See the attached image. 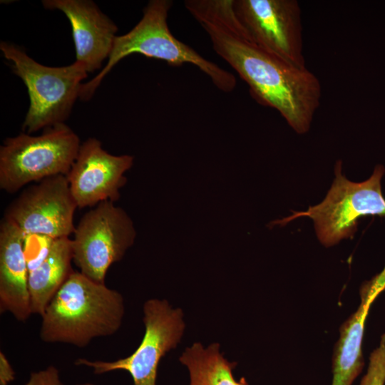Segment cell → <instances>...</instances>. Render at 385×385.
Returning a JSON list of instances; mask_svg holds the SVG:
<instances>
[{
	"label": "cell",
	"mask_w": 385,
	"mask_h": 385,
	"mask_svg": "<svg viewBox=\"0 0 385 385\" xmlns=\"http://www.w3.org/2000/svg\"><path fill=\"white\" fill-rule=\"evenodd\" d=\"M76 385H94V384L87 382V383L78 384H76Z\"/></svg>",
	"instance_id": "obj_22"
},
{
	"label": "cell",
	"mask_w": 385,
	"mask_h": 385,
	"mask_svg": "<svg viewBox=\"0 0 385 385\" xmlns=\"http://www.w3.org/2000/svg\"><path fill=\"white\" fill-rule=\"evenodd\" d=\"M135 236L133 222L123 208L112 201L100 202L75 227L73 262L82 274L104 284L108 269L122 260Z\"/></svg>",
	"instance_id": "obj_7"
},
{
	"label": "cell",
	"mask_w": 385,
	"mask_h": 385,
	"mask_svg": "<svg viewBox=\"0 0 385 385\" xmlns=\"http://www.w3.org/2000/svg\"><path fill=\"white\" fill-rule=\"evenodd\" d=\"M232 6L259 46L292 66L307 68L302 11L297 0H232Z\"/></svg>",
	"instance_id": "obj_9"
},
{
	"label": "cell",
	"mask_w": 385,
	"mask_h": 385,
	"mask_svg": "<svg viewBox=\"0 0 385 385\" xmlns=\"http://www.w3.org/2000/svg\"><path fill=\"white\" fill-rule=\"evenodd\" d=\"M80 146L78 135L64 123L39 135L23 133L6 138L0 147V188L14 193L33 182L67 175Z\"/></svg>",
	"instance_id": "obj_5"
},
{
	"label": "cell",
	"mask_w": 385,
	"mask_h": 385,
	"mask_svg": "<svg viewBox=\"0 0 385 385\" xmlns=\"http://www.w3.org/2000/svg\"><path fill=\"white\" fill-rule=\"evenodd\" d=\"M72 262L71 239H55L44 260L29 273L32 314L43 315L55 294L74 271Z\"/></svg>",
	"instance_id": "obj_15"
},
{
	"label": "cell",
	"mask_w": 385,
	"mask_h": 385,
	"mask_svg": "<svg viewBox=\"0 0 385 385\" xmlns=\"http://www.w3.org/2000/svg\"><path fill=\"white\" fill-rule=\"evenodd\" d=\"M48 9L61 11L68 19L76 49V61L87 73L101 68L108 58L118 27L97 5L88 0H44Z\"/></svg>",
	"instance_id": "obj_12"
},
{
	"label": "cell",
	"mask_w": 385,
	"mask_h": 385,
	"mask_svg": "<svg viewBox=\"0 0 385 385\" xmlns=\"http://www.w3.org/2000/svg\"><path fill=\"white\" fill-rule=\"evenodd\" d=\"M77 208L67 175H58L25 189L11 202L4 217L25 235L70 237L76 227L73 217Z\"/></svg>",
	"instance_id": "obj_10"
},
{
	"label": "cell",
	"mask_w": 385,
	"mask_h": 385,
	"mask_svg": "<svg viewBox=\"0 0 385 385\" xmlns=\"http://www.w3.org/2000/svg\"><path fill=\"white\" fill-rule=\"evenodd\" d=\"M24 233L8 218L0 224V312L26 322L32 314Z\"/></svg>",
	"instance_id": "obj_13"
},
{
	"label": "cell",
	"mask_w": 385,
	"mask_h": 385,
	"mask_svg": "<svg viewBox=\"0 0 385 385\" xmlns=\"http://www.w3.org/2000/svg\"><path fill=\"white\" fill-rule=\"evenodd\" d=\"M184 4L208 34L214 51L247 83L253 98L277 110L296 133L307 132L320 106L319 78L259 46L237 19L232 0Z\"/></svg>",
	"instance_id": "obj_1"
},
{
	"label": "cell",
	"mask_w": 385,
	"mask_h": 385,
	"mask_svg": "<svg viewBox=\"0 0 385 385\" xmlns=\"http://www.w3.org/2000/svg\"><path fill=\"white\" fill-rule=\"evenodd\" d=\"M384 290L385 268L362 287L357 310L341 327L333 356L332 385H351L360 374L364 364L361 344L365 322L371 304Z\"/></svg>",
	"instance_id": "obj_14"
},
{
	"label": "cell",
	"mask_w": 385,
	"mask_h": 385,
	"mask_svg": "<svg viewBox=\"0 0 385 385\" xmlns=\"http://www.w3.org/2000/svg\"><path fill=\"white\" fill-rule=\"evenodd\" d=\"M172 4L170 0L149 1L140 21L127 34L116 36L106 66L93 78L82 84L81 100H89L114 66L133 53L165 61L173 66L190 63L209 76L218 89L230 92L235 88L233 74L203 58L172 34L167 23Z\"/></svg>",
	"instance_id": "obj_3"
},
{
	"label": "cell",
	"mask_w": 385,
	"mask_h": 385,
	"mask_svg": "<svg viewBox=\"0 0 385 385\" xmlns=\"http://www.w3.org/2000/svg\"><path fill=\"white\" fill-rule=\"evenodd\" d=\"M179 359L189 371L190 385H240L232 374L235 363L223 356L217 343L207 347L194 343Z\"/></svg>",
	"instance_id": "obj_16"
},
{
	"label": "cell",
	"mask_w": 385,
	"mask_h": 385,
	"mask_svg": "<svg viewBox=\"0 0 385 385\" xmlns=\"http://www.w3.org/2000/svg\"><path fill=\"white\" fill-rule=\"evenodd\" d=\"M385 384V334L382 335L379 344L370 355L366 374L360 385H384Z\"/></svg>",
	"instance_id": "obj_18"
},
{
	"label": "cell",
	"mask_w": 385,
	"mask_h": 385,
	"mask_svg": "<svg viewBox=\"0 0 385 385\" xmlns=\"http://www.w3.org/2000/svg\"><path fill=\"white\" fill-rule=\"evenodd\" d=\"M15 371L5 354L0 351V385H9L15 379Z\"/></svg>",
	"instance_id": "obj_20"
},
{
	"label": "cell",
	"mask_w": 385,
	"mask_h": 385,
	"mask_svg": "<svg viewBox=\"0 0 385 385\" xmlns=\"http://www.w3.org/2000/svg\"><path fill=\"white\" fill-rule=\"evenodd\" d=\"M25 385H63L59 371L54 366L31 374Z\"/></svg>",
	"instance_id": "obj_19"
},
{
	"label": "cell",
	"mask_w": 385,
	"mask_h": 385,
	"mask_svg": "<svg viewBox=\"0 0 385 385\" xmlns=\"http://www.w3.org/2000/svg\"><path fill=\"white\" fill-rule=\"evenodd\" d=\"M145 333L130 355L115 361H91L78 358L75 364L93 369L96 374L123 370L128 372L133 385H156L158 368L164 355L176 347L185 323L180 309L173 308L163 299H150L143 305Z\"/></svg>",
	"instance_id": "obj_8"
},
{
	"label": "cell",
	"mask_w": 385,
	"mask_h": 385,
	"mask_svg": "<svg viewBox=\"0 0 385 385\" xmlns=\"http://www.w3.org/2000/svg\"><path fill=\"white\" fill-rule=\"evenodd\" d=\"M54 240L39 235H25L24 252L29 273L44 260Z\"/></svg>",
	"instance_id": "obj_17"
},
{
	"label": "cell",
	"mask_w": 385,
	"mask_h": 385,
	"mask_svg": "<svg viewBox=\"0 0 385 385\" xmlns=\"http://www.w3.org/2000/svg\"><path fill=\"white\" fill-rule=\"evenodd\" d=\"M239 383L240 385H249L245 378H241Z\"/></svg>",
	"instance_id": "obj_21"
},
{
	"label": "cell",
	"mask_w": 385,
	"mask_h": 385,
	"mask_svg": "<svg viewBox=\"0 0 385 385\" xmlns=\"http://www.w3.org/2000/svg\"><path fill=\"white\" fill-rule=\"evenodd\" d=\"M383 166L378 165L371 176L361 183H354L342 173V161L335 166V179L324 200L307 211L294 212L291 216L271 222L284 225L299 217L314 221L319 240L326 247L353 237L358 220L367 215H385V199L381 180Z\"/></svg>",
	"instance_id": "obj_6"
},
{
	"label": "cell",
	"mask_w": 385,
	"mask_h": 385,
	"mask_svg": "<svg viewBox=\"0 0 385 385\" xmlns=\"http://www.w3.org/2000/svg\"><path fill=\"white\" fill-rule=\"evenodd\" d=\"M124 314L119 292L74 270L41 317L40 338L83 348L96 338L115 334Z\"/></svg>",
	"instance_id": "obj_2"
},
{
	"label": "cell",
	"mask_w": 385,
	"mask_h": 385,
	"mask_svg": "<svg viewBox=\"0 0 385 385\" xmlns=\"http://www.w3.org/2000/svg\"><path fill=\"white\" fill-rule=\"evenodd\" d=\"M0 50L28 91L30 105L22 125L24 133L64 123L79 98L81 81L87 76L84 67L76 61L66 66H46L20 47L4 41L1 42Z\"/></svg>",
	"instance_id": "obj_4"
},
{
	"label": "cell",
	"mask_w": 385,
	"mask_h": 385,
	"mask_svg": "<svg viewBox=\"0 0 385 385\" xmlns=\"http://www.w3.org/2000/svg\"><path fill=\"white\" fill-rule=\"evenodd\" d=\"M129 155H114L101 142L89 138L81 144L67 178L78 208L92 207L104 201L115 202L127 182L124 175L133 164Z\"/></svg>",
	"instance_id": "obj_11"
}]
</instances>
